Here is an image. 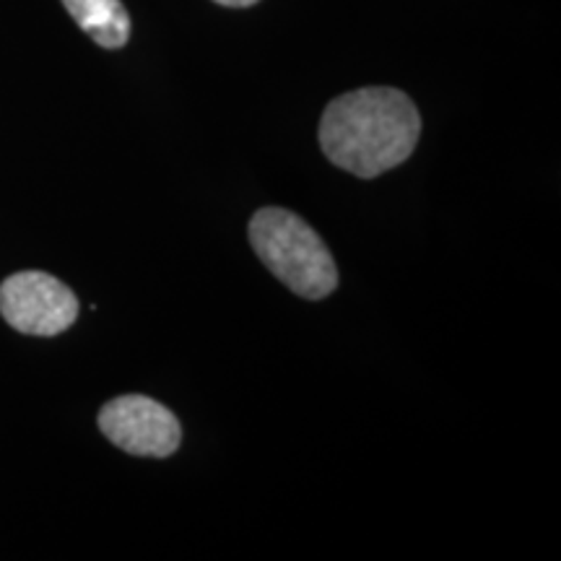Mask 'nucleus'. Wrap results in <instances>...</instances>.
Returning a JSON list of instances; mask_svg holds the SVG:
<instances>
[{"label":"nucleus","instance_id":"nucleus-1","mask_svg":"<svg viewBox=\"0 0 561 561\" xmlns=\"http://www.w3.org/2000/svg\"><path fill=\"white\" fill-rule=\"evenodd\" d=\"M421 136V115L411 96L388 87L335 96L322 112L320 149L335 167L375 180L409 161Z\"/></svg>","mask_w":561,"mask_h":561},{"label":"nucleus","instance_id":"nucleus-2","mask_svg":"<svg viewBox=\"0 0 561 561\" xmlns=\"http://www.w3.org/2000/svg\"><path fill=\"white\" fill-rule=\"evenodd\" d=\"M250 244L261 263L305 299H325L339 286V268L322 237L286 208H261L250 221Z\"/></svg>","mask_w":561,"mask_h":561},{"label":"nucleus","instance_id":"nucleus-3","mask_svg":"<svg viewBox=\"0 0 561 561\" xmlns=\"http://www.w3.org/2000/svg\"><path fill=\"white\" fill-rule=\"evenodd\" d=\"M0 314L13 331L26 335H58L79 318V299L50 273H13L0 284Z\"/></svg>","mask_w":561,"mask_h":561},{"label":"nucleus","instance_id":"nucleus-4","mask_svg":"<svg viewBox=\"0 0 561 561\" xmlns=\"http://www.w3.org/2000/svg\"><path fill=\"white\" fill-rule=\"evenodd\" d=\"M100 430L112 445L138 458H170L182 442L178 416L146 396H121L110 401L100 411Z\"/></svg>","mask_w":561,"mask_h":561},{"label":"nucleus","instance_id":"nucleus-5","mask_svg":"<svg viewBox=\"0 0 561 561\" xmlns=\"http://www.w3.org/2000/svg\"><path fill=\"white\" fill-rule=\"evenodd\" d=\"M62 5L104 50H121L130 39V16L121 0H62Z\"/></svg>","mask_w":561,"mask_h":561},{"label":"nucleus","instance_id":"nucleus-6","mask_svg":"<svg viewBox=\"0 0 561 561\" xmlns=\"http://www.w3.org/2000/svg\"><path fill=\"white\" fill-rule=\"evenodd\" d=\"M219 5H227V9H250V5L261 3V0H216Z\"/></svg>","mask_w":561,"mask_h":561}]
</instances>
